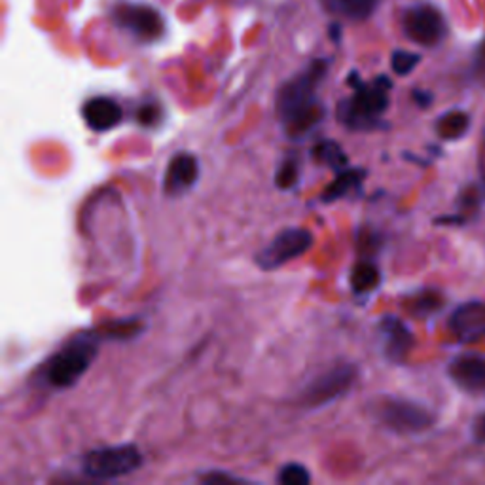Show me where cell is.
Returning <instances> with one entry per match:
<instances>
[{
	"instance_id": "6da1fadb",
	"label": "cell",
	"mask_w": 485,
	"mask_h": 485,
	"mask_svg": "<svg viewBox=\"0 0 485 485\" xmlns=\"http://www.w3.org/2000/svg\"><path fill=\"white\" fill-rule=\"evenodd\" d=\"M327 71L328 61L317 59L306 71L289 80L279 90L275 110L282 129H285L290 138L308 135L320 124L322 116H325V109L320 105L317 90Z\"/></svg>"
},
{
	"instance_id": "7a4b0ae2",
	"label": "cell",
	"mask_w": 485,
	"mask_h": 485,
	"mask_svg": "<svg viewBox=\"0 0 485 485\" xmlns=\"http://www.w3.org/2000/svg\"><path fill=\"white\" fill-rule=\"evenodd\" d=\"M112 330L105 327L103 330H93L74 336L65 343L55 355H52L44 368L43 379L52 389H69L82 377L90 368L99 353V346L103 339H110Z\"/></svg>"
},
{
	"instance_id": "3957f363",
	"label": "cell",
	"mask_w": 485,
	"mask_h": 485,
	"mask_svg": "<svg viewBox=\"0 0 485 485\" xmlns=\"http://www.w3.org/2000/svg\"><path fill=\"white\" fill-rule=\"evenodd\" d=\"M351 86L355 88V93L339 103V121L353 131H368L377 128L379 118L389 107L391 80L387 76H379L374 82L364 84L357 74H353Z\"/></svg>"
},
{
	"instance_id": "277c9868",
	"label": "cell",
	"mask_w": 485,
	"mask_h": 485,
	"mask_svg": "<svg viewBox=\"0 0 485 485\" xmlns=\"http://www.w3.org/2000/svg\"><path fill=\"white\" fill-rule=\"evenodd\" d=\"M143 453L135 443L103 446L84 453L82 472L91 480H116L129 476L143 467Z\"/></svg>"
},
{
	"instance_id": "5b68a950",
	"label": "cell",
	"mask_w": 485,
	"mask_h": 485,
	"mask_svg": "<svg viewBox=\"0 0 485 485\" xmlns=\"http://www.w3.org/2000/svg\"><path fill=\"white\" fill-rule=\"evenodd\" d=\"M357 368L349 362L336 364L327 372L319 374L309 385L301 391L303 408H322L334 400L346 396L357 383Z\"/></svg>"
},
{
	"instance_id": "8992f818",
	"label": "cell",
	"mask_w": 485,
	"mask_h": 485,
	"mask_svg": "<svg viewBox=\"0 0 485 485\" xmlns=\"http://www.w3.org/2000/svg\"><path fill=\"white\" fill-rule=\"evenodd\" d=\"M377 421L396 434H417L433 427L434 417L427 408L402 398H385L376 408Z\"/></svg>"
},
{
	"instance_id": "52a82bcc",
	"label": "cell",
	"mask_w": 485,
	"mask_h": 485,
	"mask_svg": "<svg viewBox=\"0 0 485 485\" xmlns=\"http://www.w3.org/2000/svg\"><path fill=\"white\" fill-rule=\"evenodd\" d=\"M315 242V237L306 228H287L273 237L268 247L262 249L254 262L260 270H279L289 262L306 254Z\"/></svg>"
},
{
	"instance_id": "ba28073f",
	"label": "cell",
	"mask_w": 485,
	"mask_h": 485,
	"mask_svg": "<svg viewBox=\"0 0 485 485\" xmlns=\"http://www.w3.org/2000/svg\"><path fill=\"white\" fill-rule=\"evenodd\" d=\"M404 31L421 46H436L446 34L442 14L433 6H415L404 15Z\"/></svg>"
},
{
	"instance_id": "9c48e42d",
	"label": "cell",
	"mask_w": 485,
	"mask_h": 485,
	"mask_svg": "<svg viewBox=\"0 0 485 485\" xmlns=\"http://www.w3.org/2000/svg\"><path fill=\"white\" fill-rule=\"evenodd\" d=\"M116 22L143 40H157L166 33V22L152 6H118Z\"/></svg>"
},
{
	"instance_id": "30bf717a",
	"label": "cell",
	"mask_w": 485,
	"mask_h": 485,
	"mask_svg": "<svg viewBox=\"0 0 485 485\" xmlns=\"http://www.w3.org/2000/svg\"><path fill=\"white\" fill-rule=\"evenodd\" d=\"M450 330L462 343H476L485 338V303L469 301L457 308L450 319Z\"/></svg>"
},
{
	"instance_id": "8fae6325",
	"label": "cell",
	"mask_w": 485,
	"mask_h": 485,
	"mask_svg": "<svg viewBox=\"0 0 485 485\" xmlns=\"http://www.w3.org/2000/svg\"><path fill=\"white\" fill-rule=\"evenodd\" d=\"M199 176L197 159L192 154L180 152L171 157L166 178H164V194L169 197H178L194 188Z\"/></svg>"
},
{
	"instance_id": "7c38bea8",
	"label": "cell",
	"mask_w": 485,
	"mask_h": 485,
	"mask_svg": "<svg viewBox=\"0 0 485 485\" xmlns=\"http://www.w3.org/2000/svg\"><path fill=\"white\" fill-rule=\"evenodd\" d=\"M383 353L391 362H404L414 347V334L396 317H385L379 322Z\"/></svg>"
},
{
	"instance_id": "4fadbf2b",
	"label": "cell",
	"mask_w": 485,
	"mask_h": 485,
	"mask_svg": "<svg viewBox=\"0 0 485 485\" xmlns=\"http://www.w3.org/2000/svg\"><path fill=\"white\" fill-rule=\"evenodd\" d=\"M82 118L86 126L97 133L110 131L119 126L124 110L110 97H91L82 107Z\"/></svg>"
},
{
	"instance_id": "5bb4252c",
	"label": "cell",
	"mask_w": 485,
	"mask_h": 485,
	"mask_svg": "<svg viewBox=\"0 0 485 485\" xmlns=\"http://www.w3.org/2000/svg\"><path fill=\"white\" fill-rule=\"evenodd\" d=\"M450 376L464 391L485 389V357L461 355L450 364Z\"/></svg>"
},
{
	"instance_id": "9a60e30c",
	"label": "cell",
	"mask_w": 485,
	"mask_h": 485,
	"mask_svg": "<svg viewBox=\"0 0 485 485\" xmlns=\"http://www.w3.org/2000/svg\"><path fill=\"white\" fill-rule=\"evenodd\" d=\"M364 176H366V171L364 169L346 167V169L338 171L336 178L332 180V185L325 192H322L320 201L322 204H334V201L353 194L355 190L360 188Z\"/></svg>"
},
{
	"instance_id": "2e32d148",
	"label": "cell",
	"mask_w": 485,
	"mask_h": 485,
	"mask_svg": "<svg viewBox=\"0 0 485 485\" xmlns=\"http://www.w3.org/2000/svg\"><path fill=\"white\" fill-rule=\"evenodd\" d=\"M322 5L332 14L353 19V22H362L372 15L377 0H322Z\"/></svg>"
},
{
	"instance_id": "e0dca14e",
	"label": "cell",
	"mask_w": 485,
	"mask_h": 485,
	"mask_svg": "<svg viewBox=\"0 0 485 485\" xmlns=\"http://www.w3.org/2000/svg\"><path fill=\"white\" fill-rule=\"evenodd\" d=\"M311 157L315 164L334 169L336 173L349 166L347 154L343 152V148L338 143H334V140H320V143H317L311 150Z\"/></svg>"
},
{
	"instance_id": "ac0fdd59",
	"label": "cell",
	"mask_w": 485,
	"mask_h": 485,
	"mask_svg": "<svg viewBox=\"0 0 485 485\" xmlns=\"http://www.w3.org/2000/svg\"><path fill=\"white\" fill-rule=\"evenodd\" d=\"M381 282V275L372 262H360L351 271V289L357 294H368L376 290Z\"/></svg>"
},
{
	"instance_id": "d6986e66",
	"label": "cell",
	"mask_w": 485,
	"mask_h": 485,
	"mask_svg": "<svg viewBox=\"0 0 485 485\" xmlns=\"http://www.w3.org/2000/svg\"><path fill=\"white\" fill-rule=\"evenodd\" d=\"M469 124H471V119L467 114L461 110H453V112L443 114L438 119L436 133L446 140H457L469 131Z\"/></svg>"
},
{
	"instance_id": "ffe728a7",
	"label": "cell",
	"mask_w": 485,
	"mask_h": 485,
	"mask_svg": "<svg viewBox=\"0 0 485 485\" xmlns=\"http://www.w3.org/2000/svg\"><path fill=\"white\" fill-rule=\"evenodd\" d=\"M298 178H300V161L296 157H287L275 173V185L281 190H290L298 185Z\"/></svg>"
},
{
	"instance_id": "44dd1931",
	"label": "cell",
	"mask_w": 485,
	"mask_h": 485,
	"mask_svg": "<svg viewBox=\"0 0 485 485\" xmlns=\"http://www.w3.org/2000/svg\"><path fill=\"white\" fill-rule=\"evenodd\" d=\"M277 481L282 485H308L311 481V474L303 464L289 462L279 471Z\"/></svg>"
},
{
	"instance_id": "7402d4cb",
	"label": "cell",
	"mask_w": 485,
	"mask_h": 485,
	"mask_svg": "<svg viewBox=\"0 0 485 485\" xmlns=\"http://www.w3.org/2000/svg\"><path fill=\"white\" fill-rule=\"evenodd\" d=\"M421 61V57L417 53H410V52H395L391 57V67L398 76H406L410 74L417 63Z\"/></svg>"
},
{
	"instance_id": "603a6c76",
	"label": "cell",
	"mask_w": 485,
	"mask_h": 485,
	"mask_svg": "<svg viewBox=\"0 0 485 485\" xmlns=\"http://www.w3.org/2000/svg\"><path fill=\"white\" fill-rule=\"evenodd\" d=\"M414 313L419 317L431 315L442 308V298L436 292H423L414 300Z\"/></svg>"
},
{
	"instance_id": "cb8c5ba5",
	"label": "cell",
	"mask_w": 485,
	"mask_h": 485,
	"mask_svg": "<svg viewBox=\"0 0 485 485\" xmlns=\"http://www.w3.org/2000/svg\"><path fill=\"white\" fill-rule=\"evenodd\" d=\"M161 116H164V114H161V109L157 105H152V103L140 107V110H138V121L143 126H147V128H152V126L159 124Z\"/></svg>"
},
{
	"instance_id": "d4e9b609",
	"label": "cell",
	"mask_w": 485,
	"mask_h": 485,
	"mask_svg": "<svg viewBox=\"0 0 485 485\" xmlns=\"http://www.w3.org/2000/svg\"><path fill=\"white\" fill-rule=\"evenodd\" d=\"M201 480L207 481V483H214V481H241L239 478H233L230 474H218V472H211V474L204 476Z\"/></svg>"
},
{
	"instance_id": "484cf974",
	"label": "cell",
	"mask_w": 485,
	"mask_h": 485,
	"mask_svg": "<svg viewBox=\"0 0 485 485\" xmlns=\"http://www.w3.org/2000/svg\"><path fill=\"white\" fill-rule=\"evenodd\" d=\"M474 438L478 442H485V415L478 417L476 419V424H474Z\"/></svg>"
}]
</instances>
